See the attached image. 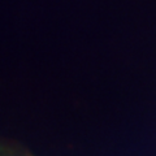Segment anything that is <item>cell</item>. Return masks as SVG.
Masks as SVG:
<instances>
[{
  "label": "cell",
  "mask_w": 156,
  "mask_h": 156,
  "mask_svg": "<svg viewBox=\"0 0 156 156\" xmlns=\"http://www.w3.org/2000/svg\"><path fill=\"white\" fill-rule=\"evenodd\" d=\"M0 156H4V155H3V154H0Z\"/></svg>",
  "instance_id": "6da1fadb"
}]
</instances>
